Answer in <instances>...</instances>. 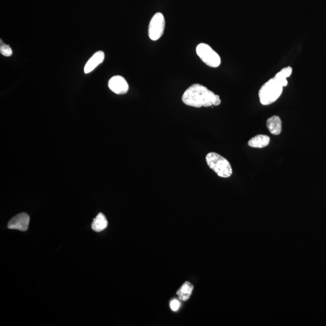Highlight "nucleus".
I'll return each instance as SVG.
<instances>
[{
  "mask_svg": "<svg viewBox=\"0 0 326 326\" xmlns=\"http://www.w3.org/2000/svg\"><path fill=\"white\" fill-rule=\"evenodd\" d=\"M292 72V68L291 66H286V67L283 68L281 69V70L277 72V73L275 75L274 78L276 79L278 83H279L283 87H285L288 86V82L287 80V78L291 76Z\"/></svg>",
  "mask_w": 326,
  "mask_h": 326,
  "instance_id": "11",
  "label": "nucleus"
},
{
  "mask_svg": "<svg viewBox=\"0 0 326 326\" xmlns=\"http://www.w3.org/2000/svg\"><path fill=\"white\" fill-rule=\"evenodd\" d=\"M205 159L208 167L212 169L219 177L229 178L231 176V166L224 157L216 152H210L205 157Z\"/></svg>",
  "mask_w": 326,
  "mask_h": 326,
  "instance_id": "3",
  "label": "nucleus"
},
{
  "mask_svg": "<svg viewBox=\"0 0 326 326\" xmlns=\"http://www.w3.org/2000/svg\"><path fill=\"white\" fill-rule=\"evenodd\" d=\"M283 88L274 77L270 78L259 90L260 102L265 106L273 104L282 95Z\"/></svg>",
  "mask_w": 326,
  "mask_h": 326,
  "instance_id": "2",
  "label": "nucleus"
},
{
  "mask_svg": "<svg viewBox=\"0 0 326 326\" xmlns=\"http://www.w3.org/2000/svg\"><path fill=\"white\" fill-rule=\"evenodd\" d=\"M170 307L172 311L177 312L180 309V302L177 300V299H174V300H172L171 301Z\"/></svg>",
  "mask_w": 326,
  "mask_h": 326,
  "instance_id": "15",
  "label": "nucleus"
},
{
  "mask_svg": "<svg viewBox=\"0 0 326 326\" xmlns=\"http://www.w3.org/2000/svg\"><path fill=\"white\" fill-rule=\"evenodd\" d=\"M29 222L30 217L28 214L21 213L12 217L8 223V227L9 229L26 231L28 229Z\"/></svg>",
  "mask_w": 326,
  "mask_h": 326,
  "instance_id": "6",
  "label": "nucleus"
},
{
  "mask_svg": "<svg viewBox=\"0 0 326 326\" xmlns=\"http://www.w3.org/2000/svg\"><path fill=\"white\" fill-rule=\"evenodd\" d=\"M108 223L107 218L104 214L100 213L98 216L94 219L92 227L96 232H101L107 227Z\"/></svg>",
  "mask_w": 326,
  "mask_h": 326,
  "instance_id": "12",
  "label": "nucleus"
},
{
  "mask_svg": "<svg viewBox=\"0 0 326 326\" xmlns=\"http://www.w3.org/2000/svg\"><path fill=\"white\" fill-rule=\"evenodd\" d=\"M182 101L184 104L195 108L219 106L221 103L219 96L198 84L192 85L186 90Z\"/></svg>",
  "mask_w": 326,
  "mask_h": 326,
  "instance_id": "1",
  "label": "nucleus"
},
{
  "mask_svg": "<svg viewBox=\"0 0 326 326\" xmlns=\"http://www.w3.org/2000/svg\"><path fill=\"white\" fill-rule=\"evenodd\" d=\"M270 138L267 135H258L250 139L248 142L250 147L254 148H264L270 144Z\"/></svg>",
  "mask_w": 326,
  "mask_h": 326,
  "instance_id": "10",
  "label": "nucleus"
},
{
  "mask_svg": "<svg viewBox=\"0 0 326 326\" xmlns=\"http://www.w3.org/2000/svg\"><path fill=\"white\" fill-rule=\"evenodd\" d=\"M105 59V53L102 51H98L94 54L92 57L89 60L84 67L85 73L88 74L95 69L97 66L104 62Z\"/></svg>",
  "mask_w": 326,
  "mask_h": 326,
  "instance_id": "8",
  "label": "nucleus"
},
{
  "mask_svg": "<svg viewBox=\"0 0 326 326\" xmlns=\"http://www.w3.org/2000/svg\"><path fill=\"white\" fill-rule=\"evenodd\" d=\"M267 126L271 134L278 135L282 132V122L280 117L273 116L267 121Z\"/></svg>",
  "mask_w": 326,
  "mask_h": 326,
  "instance_id": "9",
  "label": "nucleus"
},
{
  "mask_svg": "<svg viewBox=\"0 0 326 326\" xmlns=\"http://www.w3.org/2000/svg\"><path fill=\"white\" fill-rule=\"evenodd\" d=\"M196 53L202 61L211 67L216 68L221 63L219 54L209 45L201 43L196 48Z\"/></svg>",
  "mask_w": 326,
  "mask_h": 326,
  "instance_id": "4",
  "label": "nucleus"
},
{
  "mask_svg": "<svg viewBox=\"0 0 326 326\" xmlns=\"http://www.w3.org/2000/svg\"><path fill=\"white\" fill-rule=\"evenodd\" d=\"M193 290V286L192 283L189 282L184 283L177 292L178 297L182 301L188 300L192 294Z\"/></svg>",
  "mask_w": 326,
  "mask_h": 326,
  "instance_id": "13",
  "label": "nucleus"
},
{
  "mask_svg": "<svg viewBox=\"0 0 326 326\" xmlns=\"http://www.w3.org/2000/svg\"><path fill=\"white\" fill-rule=\"evenodd\" d=\"M165 29V19L161 13L155 14L151 19L149 26V36L151 40L156 41L161 37Z\"/></svg>",
  "mask_w": 326,
  "mask_h": 326,
  "instance_id": "5",
  "label": "nucleus"
},
{
  "mask_svg": "<svg viewBox=\"0 0 326 326\" xmlns=\"http://www.w3.org/2000/svg\"><path fill=\"white\" fill-rule=\"evenodd\" d=\"M0 53L3 54V56L9 57L12 56V54H13V51H12V48L9 45H6L2 42L1 40V45H0Z\"/></svg>",
  "mask_w": 326,
  "mask_h": 326,
  "instance_id": "14",
  "label": "nucleus"
},
{
  "mask_svg": "<svg viewBox=\"0 0 326 326\" xmlns=\"http://www.w3.org/2000/svg\"><path fill=\"white\" fill-rule=\"evenodd\" d=\"M108 87L117 95H125L129 90V85L125 78L120 75H115L108 82Z\"/></svg>",
  "mask_w": 326,
  "mask_h": 326,
  "instance_id": "7",
  "label": "nucleus"
}]
</instances>
